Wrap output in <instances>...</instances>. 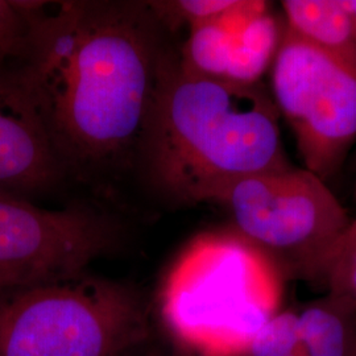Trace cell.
Segmentation results:
<instances>
[{
  "instance_id": "cell-1",
  "label": "cell",
  "mask_w": 356,
  "mask_h": 356,
  "mask_svg": "<svg viewBox=\"0 0 356 356\" xmlns=\"http://www.w3.org/2000/svg\"><path fill=\"white\" fill-rule=\"evenodd\" d=\"M24 42L10 69L66 175L140 156L165 49L151 3L19 1Z\"/></svg>"
},
{
  "instance_id": "cell-2",
  "label": "cell",
  "mask_w": 356,
  "mask_h": 356,
  "mask_svg": "<svg viewBox=\"0 0 356 356\" xmlns=\"http://www.w3.org/2000/svg\"><path fill=\"white\" fill-rule=\"evenodd\" d=\"M269 92L201 76L165 47L140 156L153 182L179 202H218L236 181L291 166Z\"/></svg>"
},
{
  "instance_id": "cell-3",
  "label": "cell",
  "mask_w": 356,
  "mask_h": 356,
  "mask_svg": "<svg viewBox=\"0 0 356 356\" xmlns=\"http://www.w3.org/2000/svg\"><path fill=\"white\" fill-rule=\"evenodd\" d=\"M284 277L238 232L193 239L166 273L160 313L191 356H247L257 331L281 310Z\"/></svg>"
},
{
  "instance_id": "cell-4",
  "label": "cell",
  "mask_w": 356,
  "mask_h": 356,
  "mask_svg": "<svg viewBox=\"0 0 356 356\" xmlns=\"http://www.w3.org/2000/svg\"><path fill=\"white\" fill-rule=\"evenodd\" d=\"M148 337L140 294L86 272L0 293V356H128Z\"/></svg>"
},
{
  "instance_id": "cell-5",
  "label": "cell",
  "mask_w": 356,
  "mask_h": 356,
  "mask_svg": "<svg viewBox=\"0 0 356 356\" xmlns=\"http://www.w3.org/2000/svg\"><path fill=\"white\" fill-rule=\"evenodd\" d=\"M218 204L229 209L236 232L267 254L284 280L322 285L353 222L322 178L292 165L236 181Z\"/></svg>"
},
{
  "instance_id": "cell-6",
  "label": "cell",
  "mask_w": 356,
  "mask_h": 356,
  "mask_svg": "<svg viewBox=\"0 0 356 356\" xmlns=\"http://www.w3.org/2000/svg\"><path fill=\"white\" fill-rule=\"evenodd\" d=\"M270 67L273 102L305 169L329 179L356 140V70L286 28Z\"/></svg>"
},
{
  "instance_id": "cell-7",
  "label": "cell",
  "mask_w": 356,
  "mask_h": 356,
  "mask_svg": "<svg viewBox=\"0 0 356 356\" xmlns=\"http://www.w3.org/2000/svg\"><path fill=\"white\" fill-rule=\"evenodd\" d=\"M119 229L89 207H38L0 193V293L86 272L110 252Z\"/></svg>"
},
{
  "instance_id": "cell-8",
  "label": "cell",
  "mask_w": 356,
  "mask_h": 356,
  "mask_svg": "<svg viewBox=\"0 0 356 356\" xmlns=\"http://www.w3.org/2000/svg\"><path fill=\"white\" fill-rule=\"evenodd\" d=\"M64 175L38 114L6 72L0 76V193L28 200Z\"/></svg>"
},
{
  "instance_id": "cell-9",
  "label": "cell",
  "mask_w": 356,
  "mask_h": 356,
  "mask_svg": "<svg viewBox=\"0 0 356 356\" xmlns=\"http://www.w3.org/2000/svg\"><path fill=\"white\" fill-rule=\"evenodd\" d=\"M285 28L356 70V26L343 0H284Z\"/></svg>"
},
{
  "instance_id": "cell-10",
  "label": "cell",
  "mask_w": 356,
  "mask_h": 356,
  "mask_svg": "<svg viewBox=\"0 0 356 356\" xmlns=\"http://www.w3.org/2000/svg\"><path fill=\"white\" fill-rule=\"evenodd\" d=\"M356 348V305L327 293L298 312L289 356H351Z\"/></svg>"
},
{
  "instance_id": "cell-11",
  "label": "cell",
  "mask_w": 356,
  "mask_h": 356,
  "mask_svg": "<svg viewBox=\"0 0 356 356\" xmlns=\"http://www.w3.org/2000/svg\"><path fill=\"white\" fill-rule=\"evenodd\" d=\"M284 29L270 11L257 16L234 38L226 81L239 85L260 83V78L273 64Z\"/></svg>"
},
{
  "instance_id": "cell-12",
  "label": "cell",
  "mask_w": 356,
  "mask_h": 356,
  "mask_svg": "<svg viewBox=\"0 0 356 356\" xmlns=\"http://www.w3.org/2000/svg\"><path fill=\"white\" fill-rule=\"evenodd\" d=\"M234 38L214 19L191 26L189 38L179 53L181 61L197 74L226 81Z\"/></svg>"
},
{
  "instance_id": "cell-13",
  "label": "cell",
  "mask_w": 356,
  "mask_h": 356,
  "mask_svg": "<svg viewBox=\"0 0 356 356\" xmlns=\"http://www.w3.org/2000/svg\"><path fill=\"white\" fill-rule=\"evenodd\" d=\"M298 312L280 310L257 331L247 356H289L297 337Z\"/></svg>"
},
{
  "instance_id": "cell-14",
  "label": "cell",
  "mask_w": 356,
  "mask_h": 356,
  "mask_svg": "<svg viewBox=\"0 0 356 356\" xmlns=\"http://www.w3.org/2000/svg\"><path fill=\"white\" fill-rule=\"evenodd\" d=\"M322 285L356 305V235L344 234L331 254Z\"/></svg>"
},
{
  "instance_id": "cell-15",
  "label": "cell",
  "mask_w": 356,
  "mask_h": 356,
  "mask_svg": "<svg viewBox=\"0 0 356 356\" xmlns=\"http://www.w3.org/2000/svg\"><path fill=\"white\" fill-rule=\"evenodd\" d=\"M26 32V13L19 1L0 0V76L19 58Z\"/></svg>"
},
{
  "instance_id": "cell-16",
  "label": "cell",
  "mask_w": 356,
  "mask_h": 356,
  "mask_svg": "<svg viewBox=\"0 0 356 356\" xmlns=\"http://www.w3.org/2000/svg\"><path fill=\"white\" fill-rule=\"evenodd\" d=\"M144 356H191L188 354L186 351H184L181 347L175 346L170 350L166 348H161V347H156V348H151L148 353H145Z\"/></svg>"
},
{
  "instance_id": "cell-17",
  "label": "cell",
  "mask_w": 356,
  "mask_h": 356,
  "mask_svg": "<svg viewBox=\"0 0 356 356\" xmlns=\"http://www.w3.org/2000/svg\"><path fill=\"white\" fill-rule=\"evenodd\" d=\"M344 7L351 13L356 26V0H343Z\"/></svg>"
},
{
  "instance_id": "cell-18",
  "label": "cell",
  "mask_w": 356,
  "mask_h": 356,
  "mask_svg": "<svg viewBox=\"0 0 356 356\" xmlns=\"http://www.w3.org/2000/svg\"><path fill=\"white\" fill-rule=\"evenodd\" d=\"M346 234H350V235H356V219L351 222L350 227L346 231Z\"/></svg>"
},
{
  "instance_id": "cell-19",
  "label": "cell",
  "mask_w": 356,
  "mask_h": 356,
  "mask_svg": "<svg viewBox=\"0 0 356 356\" xmlns=\"http://www.w3.org/2000/svg\"><path fill=\"white\" fill-rule=\"evenodd\" d=\"M351 356H356V348H355V351H354V354H353V355Z\"/></svg>"
},
{
  "instance_id": "cell-20",
  "label": "cell",
  "mask_w": 356,
  "mask_h": 356,
  "mask_svg": "<svg viewBox=\"0 0 356 356\" xmlns=\"http://www.w3.org/2000/svg\"><path fill=\"white\" fill-rule=\"evenodd\" d=\"M355 197H356V181H355Z\"/></svg>"
}]
</instances>
